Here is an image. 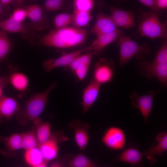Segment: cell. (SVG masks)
I'll return each mask as SVG.
<instances>
[{
	"mask_svg": "<svg viewBox=\"0 0 167 167\" xmlns=\"http://www.w3.org/2000/svg\"><path fill=\"white\" fill-rule=\"evenodd\" d=\"M87 31L74 27H67L53 30L40 38L38 43L41 46L65 49L83 44L88 35Z\"/></svg>",
	"mask_w": 167,
	"mask_h": 167,
	"instance_id": "obj_1",
	"label": "cell"
},
{
	"mask_svg": "<svg viewBox=\"0 0 167 167\" xmlns=\"http://www.w3.org/2000/svg\"><path fill=\"white\" fill-rule=\"evenodd\" d=\"M56 83H52L44 91L35 93L26 100L24 110L16 114V119L19 123L25 125L29 122H32L38 126L42 122L39 116L43 111L46 104L50 92L57 86Z\"/></svg>",
	"mask_w": 167,
	"mask_h": 167,
	"instance_id": "obj_2",
	"label": "cell"
},
{
	"mask_svg": "<svg viewBox=\"0 0 167 167\" xmlns=\"http://www.w3.org/2000/svg\"><path fill=\"white\" fill-rule=\"evenodd\" d=\"M167 24L161 22L156 13L149 11L142 13L139 21L138 31L143 36L151 39L166 38Z\"/></svg>",
	"mask_w": 167,
	"mask_h": 167,
	"instance_id": "obj_3",
	"label": "cell"
},
{
	"mask_svg": "<svg viewBox=\"0 0 167 167\" xmlns=\"http://www.w3.org/2000/svg\"><path fill=\"white\" fill-rule=\"evenodd\" d=\"M119 64L122 67L126 64L132 58L139 59L143 58L149 53L148 46L139 45L126 36H122L119 38Z\"/></svg>",
	"mask_w": 167,
	"mask_h": 167,
	"instance_id": "obj_4",
	"label": "cell"
},
{
	"mask_svg": "<svg viewBox=\"0 0 167 167\" xmlns=\"http://www.w3.org/2000/svg\"><path fill=\"white\" fill-rule=\"evenodd\" d=\"M115 71V64L112 60L101 58L95 64L92 79L101 85L107 83L114 78Z\"/></svg>",
	"mask_w": 167,
	"mask_h": 167,
	"instance_id": "obj_5",
	"label": "cell"
},
{
	"mask_svg": "<svg viewBox=\"0 0 167 167\" xmlns=\"http://www.w3.org/2000/svg\"><path fill=\"white\" fill-rule=\"evenodd\" d=\"M0 28L6 32L20 33L30 41L36 36V30L31 23L17 22L10 17L0 22Z\"/></svg>",
	"mask_w": 167,
	"mask_h": 167,
	"instance_id": "obj_6",
	"label": "cell"
},
{
	"mask_svg": "<svg viewBox=\"0 0 167 167\" xmlns=\"http://www.w3.org/2000/svg\"><path fill=\"white\" fill-rule=\"evenodd\" d=\"M158 90L155 91L151 90L148 94L143 95H139L136 92H134L130 95L132 105L139 110L146 122L148 121L152 107L154 97Z\"/></svg>",
	"mask_w": 167,
	"mask_h": 167,
	"instance_id": "obj_7",
	"label": "cell"
},
{
	"mask_svg": "<svg viewBox=\"0 0 167 167\" xmlns=\"http://www.w3.org/2000/svg\"><path fill=\"white\" fill-rule=\"evenodd\" d=\"M102 141L107 148L114 150L123 149L126 143V136L123 130L119 127L112 126L104 133Z\"/></svg>",
	"mask_w": 167,
	"mask_h": 167,
	"instance_id": "obj_8",
	"label": "cell"
},
{
	"mask_svg": "<svg viewBox=\"0 0 167 167\" xmlns=\"http://www.w3.org/2000/svg\"><path fill=\"white\" fill-rule=\"evenodd\" d=\"M141 73L147 79H151L154 77L157 78L163 86L167 84V63L161 64L152 62L150 63L145 61L139 65Z\"/></svg>",
	"mask_w": 167,
	"mask_h": 167,
	"instance_id": "obj_9",
	"label": "cell"
},
{
	"mask_svg": "<svg viewBox=\"0 0 167 167\" xmlns=\"http://www.w3.org/2000/svg\"><path fill=\"white\" fill-rule=\"evenodd\" d=\"M87 51H88L86 47L71 52L63 54L55 58H50L47 59L43 62V70L45 71L48 72L57 67L63 66L65 68L82 53Z\"/></svg>",
	"mask_w": 167,
	"mask_h": 167,
	"instance_id": "obj_10",
	"label": "cell"
},
{
	"mask_svg": "<svg viewBox=\"0 0 167 167\" xmlns=\"http://www.w3.org/2000/svg\"><path fill=\"white\" fill-rule=\"evenodd\" d=\"M26 9L27 17L31 20V23L36 30L41 31L49 27V23L43 7L37 4H33Z\"/></svg>",
	"mask_w": 167,
	"mask_h": 167,
	"instance_id": "obj_11",
	"label": "cell"
},
{
	"mask_svg": "<svg viewBox=\"0 0 167 167\" xmlns=\"http://www.w3.org/2000/svg\"><path fill=\"white\" fill-rule=\"evenodd\" d=\"M122 34V31L117 29L112 32L96 36L91 45L86 47L88 51H92L93 54L99 55L107 46L119 38Z\"/></svg>",
	"mask_w": 167,
	"mask_h": 167,
	"instance_id": "obj_12",
	"label": "cell"
},
{
	"mask_svg": "<svg viewBox=\"0 0 167 167\" xmlns=\"http://www.w3.org/2000/svg\"><path fill=\"white\" fill-rule=\"evenodd\" d=\"M117 27L111 16L100 12L96 16L91 32L97 36L112 32L117 29Z\"/></svg>",
	"mask_w": 167,
	"mask_h": 167,
	"instance_id": "obj_13",
	"label": "cell"
},
{
	"mask_svg": "<svg viewBox=\"0 0 167 167\" xmlns=\"http://www.w3.org/2000/svg\"><path fill=\"white\" fill-rule=\"evenodd\" d=\"M111 16L117 27L129 29L136 25L134 14L115 7L110 9Z\"/></svg>",
	"mask_w": 167,
	"mask_h": 167,
	"instance_id": "obj_14",
	"label": "cell"
},
{
	"mask_svg": "<svg viewBox=\"0 0 167 167\" xmlns=\"http://www.w3.org/2000/svg\"><path fill=\"white\" fill-rule=\"evenodd\" d=\"M157 143L156 145L152 146L147 150L142 152L143 156H145L149 161V164L152 165L155 161L154 156L161 155L167 150V133L162 131L158 133L155 138Z\"/></svg>",
	"mask_w": 167,
	"mask_h": 167,
	"instance_id": "obj_15",
	"label": "cell"
},
{
	"mask_svg": "<svg viewBox=\"0 0 167 167\" xmlns=\"http://www.w3.org/2000/svg\"><path fill=\"white\" fill-rule=\"evenodd\" d=\"M101 85L92 79L83 90L81 104L83 113H85L92 107L99 94Z\"/></svg>",
	"mask_w": 167,
	"mask_h": 167,
	"instance_id": "obj_16",
	"label": "cell"
},
{
	"mask_svg": "<svg viewBox=\"0 0 167 167\" xmlns=\"http://www.w3.org/2000/svg\"><path fill=\"white\" fill-rule=\"evenodd\" d=\"M20 110L18 102L15 98L3 96L0 98V124L9 120Z\"/></svg>",
	"mask_w": 167,
	"mask_h": 167,
	"instance_id": "obj_17",
	"label": "cell"
},
{
	"mask_svg": "<svg viewBox=\"0 0 167 167\" xmlns=\"http://www.w3.org/2000/svg\"><path fill=\"white\" fill-rule=\"evenodd\" d=\"M88 125L79 120H74L69 124V127L74 131L75 139L79 149L84 150L87 147L89 140L88 133Z\"/></svg>",
	"mask_w": 167,
	"mask_h": 167,
	"instance_id": "obj_18",
	"label": "cell"
},
{
	"mask_svg": "<svg viewBox=\"0 0 167 167\" xmlns=\"http://www.w3.org/2000/svg\"><path fill=\"white\" fill-rule=\"evenodd\" d=\"M143 156L142 152L138 148L131 147L124 150L115 160L129 164L134 167H143Z\"/></svg>",
	"mask_w": 167,
	"mask_h": 167,
	"instance_id": "obj_19",
	"label": "cell"
},
{
	"mask_svg": "<svg viewBox=\"0 0 167 167\" xmlns=\"http://www.w3.org/2000/svg\"><path fill=\"white\" fill-rule=\"evenodd\" d=\"M39 148L45 161L47 162L55 158L58 153V146L57 138L51 135L45 143L39 146Z\"/></svg>",
	"mask_w": 167,
	"mask_h": 167,
	"instance_id": "obj_20",
	"label": "cell"
},
{
	"mask_svg": "<svg viewBox=\"0 0 167 167\" xmlns=\"http://www.w3.org/2000/svg\"><path fill=\"white\" fill-rule=\"evenodd\" d=\"M22 134H15L9 137L1 136L0 142L5 145V149H0V152L7 156L10 151L22 148Z\"/></svg>",
	"mask_w": 167,
	"mask_h": 167,
	"instance_id": "obj_21",
	"label": "cell"
},
{
	"mask_svg": "<svg viewBox=\"0 0 167 167\" xmlns=\"http://www.w3.org/2000/svg\"><path fill=\"white\" fill-rule=\"evenodd\" d=\"M9 82L16 90L21 92L26 90L28 86L29 81L24 73L15 71L11 73L8 77Z\"/></svg>",
	"mask_w": 167,
	"mask_h": 167,
	"instance_id": "obj_22",
	"label": "cell"
},
{
	"mask_svg": "<svg viewBox=\"0 0 167 167\" xmlns=\"http://www.w3.org/2000/svg\"><path fill=\"white\" fill-rule=\"evenodd\" d=\"M62 162L65 167H96L95 163L83 153Z\"/></svg>",
	"mask_w": 167,
	"mask_h": 167,
	"instance_id": "obj_23",
	"label": "cell"
},
{
	"mask_svg": "<svg viewBox=\"0 0 167 167\" xmlns=\"http://www.w3.org/2000/svg\"><path fill=\"white\" fill-rule=\"evenodd\" d=\"M71 24L74 27L81 28L88 26L92 19L90 12L74 10Z\"/></svg>",
	"mask_w": 167,
	"mask_h": 167,
	"instance_id": "obj_24",
	"label": "cell"
},
{
	"mask_svg": "<svg viewBox=\"0 0 167 167\" xmlns=\"http://www.w3.org/2000/svg\"><path fill=\"white\" fill-rule=\"evenodd\" d=\"M24 158L27 163L32 167L45 161L41 151L37 147L26 150Z\"/></svg>",
	"mask_w": 167,
	"mask_h": 167,
	"instance_id": "obj_25",
	"label": "cell"
},
{
	"mask_svg": "<svg viewBox=\"0 0 167 167\" xmlns=\"http://www.w3.org/2000/svg\"><path fill=\"white\" fill-rule=\"evenodd\" d=\"M36 138L39 146L47 141L51 136V125L48 122H41L38 126Z\"/></svg>",
	"mask_w": 167,
	"mask_h": 167,
	"instance_id": "obj_26",
	"label": "cell"
},
{
	"mask_svg": "<svg viewBox=\"0 0 167 167\" xmlns=\"http://www.w3.org/2000/svg\"><path fill=\"white\" fill-rule=\"evenodd\" d=\"M11 43L6 32L0 31V62L8 55L11 49Z\"/></svg>",
	"mask_w": 167,
	"mask_h": 167,
	"instance_id": "obj_27",
	"label": "cell"
},
{
	"mask_svg": "<svg viewBox=\"0 0 167 167\" xmlns=\"http://www.w3.org/2000/svg\"><path fill=\"white\" fill-rule=\"evenodd\" d=\"M93 55L92 51H87L85 54L77 57L65 68L70 69L73 73L78 66L81 64H84L89 66Z\"/></svg>",
	"mask_w": 167,
	"mask_h": 167,
	"instance_id": "obj_28",
	"label": "cell"
},
{
	"mask_svg": "<svg viewBox=\"0 0 167 167\" xmlns=\"http://www.w3.org/2000/svg\"><path fill=\"white\" fill-rule=\"evenodd\" d=\"M38 145L36 136L33 131L22 134V148L26 150L37 147Z\"/></svg>",
	"mask_w": 167,
	"mask_h": 167,
	"instance_id": "obj_29",
	"label": "cell"
},
{
	"mask_svg": "<svg viewBox=\"0 0 167 167\" xmlns=\"http://www.w3.org/2000/svg\"><path fill=\"white\" fill-rule=\"evenodd\" d=\"M72 18V14L61 13L55 16L53 23L55 29H59L67 27L71 24Z\"/></svg>",
	"mask_w": 167,
	"mask_h": 167,
	"instance_id": "obj_30",
	"label": "cell"
},
{
	"mask_svg": "<svg viewBox=\"0 0 167 167\" xmlns=\"http://www.w3.org/2000/svg\"><path fill=\"white\" fill-rule=\"evenodd\" d=\"M74 10L91 12L94 7L95 1L93 0H75L73 2Z\"/></svg>",
	"mask_w": 167,
	"mask_h": 167,
	"instance_id": "obj_31",
	"label": "cell"
},
{
	"mask_svg": "<svg viewBox=\"0 0 167 167\" xmlns=\"http://www.w3.org/2000/svg\"><path fill=\"white\" fill-rule=\"evenodd\" d=\"M153 62L161 64L167 63V42L165 41L156 54Z\"/></svg>",
	"mask_w": 167,
	"mask_h": 167,
	"instance_id": "obj_32",
	"label": "cell"
},
{
	"mask_svg": "<svg viewBox=\"0 0 167 167\" xmlns=\"http://www.w3.org/2000/svg\"><path fill=\"white\" fill-rule=\"evenodd\" d=\"M65 1L63 0H46L44 4L43 8L48 11H55L63 7Z\"/></svg>",
	"mask_w": 167,
	"mask_h": 167,
	"instance_id": "obj_33",
	"label": "cell"
},
{
	"mask_svg": "<svg viewBox=\"0 0 167 167\" xmlns=\"http://www.w3.org/2000/svg\"><path fill=\"white\" fill-rule=\"evenodd\" d=\"M19 22H23L27 17V13L26 9L19 8L15 9L9 17Z\"/></svg>",
	"mask_w": 167,
	"mask_h": 167,
	"instance_id": "obj_34",
	"label": "cell"
},
{
	"mask_svg": "<svg viewBox=\"0 0 167 167\" xmlns=\"http://www.w3.org/2000/svg\"><path fill=\"white\" fill-rule=\"evenodd\" d=\"M89 66L84 64H81L78 66L73 73L79 81L83 80L85 78L88 71Z\"/></svg>",
	"mask_w": 167,
	"mask_h": 167,
	"instance_id": "obj_35",
	"label": "cell"
},
{
	"mask_svg": "<svg viewBox=\"0 0 167 167\" xmlns=\"http://www.w3.org/2000/svg\"><path fill=\"white\" fill-rule=\"evenodd\" d=\"M139 1L142 4L150 8L153 11V12L156 11L158 10L156 0H139Z\"/></svg>",
	"mask_w": 167,
	"mask_h": 167,
	"instance_id": "obj_36",
	"label": "cell"
},
{
	"mask_svg": "<svg viewBox=\"0 0 167 167\" xmlns=\"http://www.w3.org/2000/svg\"><path fill=\"white\" fill-rule=\"evenodd\" d=\"M158 10L166 9L167 7V0H156Z\"/></svg>",
	"mask_w": 167,
	"mask_h": 167,
	"instance_id": "obj_37",
	"label": "cell"
},
{
	"mask_svg": "<svg viewBox=\"0 0 167 167\" xmlns=\"http://www.w3.org/2000/svg\"><path fill=\"white\" fill-rule=\"evenodd\" d=\"M13 0H0V2L2 6H7L13 4Z\"/></svg>",
	"mask_w": 167,
	"mask_h": 167,
	"instance_id": "obj_38",
	"label": "cell"
},
{
	"mask_svg": "<svg viewBox=\"0 0 167 167\" xmlns=\"http://www.w3.org/2000/svg\"><path fill=\"white\" fill-rule=\"evenodd\" d=\"M50 167H65L62 162L57 161L54 162Z\"/></svg>",
	"mask_w": 167,
	"mask_h": 167,
	"instance_id": "obj_39",
	"label": "cell"
},
{
	"mask_svg": "<svg viewBox=\"0 0 167 167\" xmlns=\"http://www.w3.org/2000/svg\"><path fill=\"white\" fill-rule=\"evenodd\" d=\"M9 82L8 78L5 77H0V83L5 85Z\"/></svg>",
	"mask_w": 167,
	"mask_h": 167,
	"instance_id": "obj_40",
	"label": "cell"
},
{
	"mask_svg": "<svg viewBox=\"0 0 167 167\" xmlns=\"http://www.w3.org/2000/svg\"><path fill=\"white\" fill-rule=\"evenodd\" d=\"M5 86V85L4 84L0 83V98L3 96L2 88Z\"/></svg>",
	"mask_w": 167,
	"mask_h": 167,
	"instance_id": "obj_41",
	"label": "cell"
},
{
	"mask_svg": "<svg viewBox=\"0 0 167 167\" xmlns=\"http://www.w3.org/2000/svg\"><path fill=\"white\" fill-rule=\"evenodd\" d=\"M46 162L44 161L42 163L33 167H47Z\"/></svg>",
	"mask_w": 167,
	"mask_h": 167,
	"instance_id": "obj_42",
	"label": "cell"
},
{
	"mask_svg": "<svg viewBox=\"0 0 167 167\" xmlns=\"http://www.w3.org/2000/svg\"><path fill=\"white\" fill-rule=\"evenodd\" d=\"M2 6L1 5L0 2V14L2 12Z\"/></svg>",
	"mask_w": 167,
	"mask_h": 167,
	"instance_id": "obj_43",
	"label": "cell"
}]
</instances>
